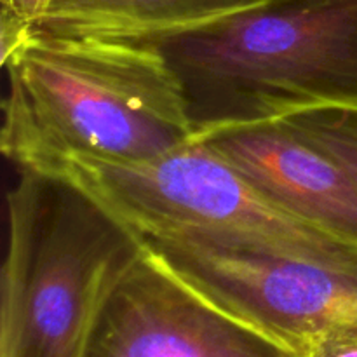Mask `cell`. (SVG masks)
Here are the masks:
<instances>
[{"mask_svg": "<svg viewBox=\"0 0 357 357\" xmlns=\"http://www.w3.org/2000/svg\"><path fill=\"white\" fill-rule=\"evenodd\" d=\"M139 239L192 291L295 354L314 338L357 328V267L206 230L166 229Z\"/></svg>", "mask_w": 357, "mask_h": 357, "instance_id": "5b68a950", "label": "cell"}, {"mask_svg": "<svg viewBox=\"0 0 357 357\" xmlns=\"http://www.w3.org/2000/svg\"><path fill=\"white\" fill-rule=\"evenodd\" d=\"M82 357H296L209 303L143 246L91 326Z\"/></svg>", "mask_w": 357, "mask_h": 357, "instance_id": "8992f818", "label": "cell"}, {"mask_svg": "<svg viewBox=\"0 0 357 357\" xmlns=\"http://www.w3.org/2000/svg\"><path fill=\"white\" fill-rule=\"evenodd\" d=\"M2 66L0 145L17 169L142 162L194 139L183 87L153 42L28 31Z\"/></svg>", "mask_w": 357, "mask_h": 357, "instance_id": "6da1fadb", "label": "cell"}, {"mask_svg": "<svg viewBox=\"0 0 357 357\" xmlns=\"http://www.w3.org/2000/svg\"><path fill=\"white\" fill-rule=\"evenodd\" d=\"M16 2L24 3V6H40V9H44L45 3H47V0H16Z\"/></svg>", "mask_w": 357, "mask_h": 357, "instance_id": "8fae6325", "label": "cell"}, {"mask_svg": "<svg viewBox=\"0 0 357 357\" xmlns=\"http://www.w3.org/2000/svg\"><path fill=\"white\" fill-rule=\"evenodd\" d=\"M17 171L7 192L0 357H82L98 310L143 243L63 174Z\"/></svg>", "mask_w": 357, "mask_h": 357, "instance_id": "3957f363", "label": "cell"}, {"mask_svg": "<svg viewBox=\"0 0 357 357\" xmlns=\"http://www.w3.org/2000/svg\"><path fill=\"white\" fill-rule=\"evenodd\" d=\"M54 173L89 192L138 236L206 230L291 257L357 267L356 246L275 206L199 142L142 162L72 157Z\"/></svg>", "mask_w": 357, "mask_h": 357, "instance_id": "277c9868", "label": "cell"}, {"mask_svg": "<svg viewBox=\"0 0 357 357\" xmlns=\"http://www.w3.org/2000/svg\"><path fill=\"white\" fill-rule=\"evenodd\" d=\"M281 121L330 153L357 187V110L324 108L300 112Z\"/></svg>", "mask_w": 357, "mask_h": 357, "instance_id": "9c48e42d", "label": "cell"}, {"mask_svg": "<svg viewBox=\"0 0 357 357\" xmlns=\"http://www.w3.org/2000/svg\"><path fill=\"white\" fill-rule=\"evenodd\" d=\"M152 42L183 87L192 142L300 112L357 110V0H268Z\"/></svg>", "mask_w": 357, "mask_h": 357, "instance_id": "7a4b0ae2", "label": "cell"}, {"mask_svg": "<svg viewBox=\"0 0 357 357\" xmlns=\"http://www.w3.org/2000/svg\"><path fill=\"white\" fill-rule=\"evenodd\" d=\"M296 357H357V328L314 338L300 349Z\"/></svg>", "mask_w": 357, "mask_h": 357, "instance_id": "30bf717a", "label": "cell"}, {"mask_svg": "<svg viewBox=\"0 0 357 357\" xmlns=\"http://www.w3.org/2000/svg\"><path fill=\"white\" fill-rule=\"evenodd\" d=\"M236 167L261 195L357 248V187L347 171L286 122L218 129L195 139Z\"/></svg>", "mask_w": 357, "mask_h": 357, "instance_id": "52a82bcc", "label": "cell"}, {"mask_svg": "<svg viewBox=\"0 0 357 357\" xmlns=\"http://www.w3.org/2000/svg\"><path fill=\"white\" fill-rule=\"evenodd\" d=\"M268 0H47L30 31L152 42Z\"/></svg>", "mask_w": 357, "mask_h": 357, "instance_id": "ba28073f", "label": "cell"}]
</instances>
